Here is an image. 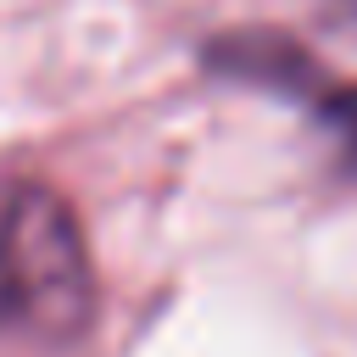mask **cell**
<instances>
[{
    "label": "cell",
    "mask_w": 357,
    "mask_h": 357,
    "mask_svg": "<svg viewBox=\"0 0 357 357\" xmlns=\"http://www.w3.org/2000/svg\"><path fill=\"white\" fill-rule=\"evenodd\" d=\"M95 318V268L78 218L56 190L11 184L0 195V324L73 340Z\"/></svg>",
    "instance_id": "6da1fadb"
}]
</instances>
